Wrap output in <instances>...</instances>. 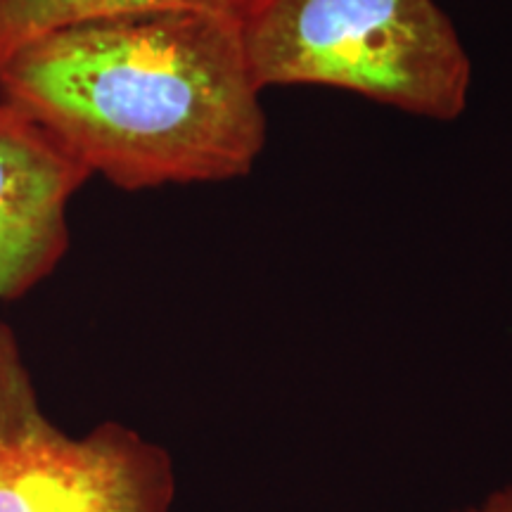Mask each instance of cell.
<instances>
[{
    "label": "cell",
    "instance_id": "obj_4",
    "mask_svg": "<svg viewBox=\"0 0 512 512\" xmlns=\"http://www.w3.org/2000/svg\"><path fill=\"white\" fill-rule=\"evenodd\" d=\"M88 178L41 128L0 102V302L27 297L60 266L69 202Z\"/></svg>",
    "mask_w": 512,
    "mask_h": 512
},
{
    "label": "cell",
    "instance_id": "obj_1",
    "mask_svg": "<svg viewBox=\"0 0 512 512\" xmlns=\"http://www.w3.org/2000/svg\"><path fill=\"white\" fill-rule=\"evenodd\" d=\"M0 102L121 190L247 176L266 147L240 17L200 8L62 24L0 64Z\"/></svg>",
    "mask_w": 512,
    "mask_h": 512
},
{
    "label": "cell",
    "instance_id": "obj_3",
    "mask_svg": "<svg viewBox=\"0 0 512 512\" xmlns=\"http://www.w3.org/2000/svg\"><path fill=\"white\" fill-rule=\"evenodd\" d=\"M176 494L174 456L133 427L69 437L53 425L0 320V512H174Z\"/></svg>",
    "mask_w": 512,
    "mask_h": 512
},
{
    "label": "cell",
    "instance_id": "obj_6",
    "mask_svg": "<svg viewBox=\"0 0 512 512\" xmlns=\"http://www.w3.org/2000/svg\"><path fill=\"white\" fill-rule=\"evenodd\" d=\"M451 512H512V482L489 491L482 501L465 505V508H456Z\"/></svg>",
    "mask_w": 512,
    "mask_h": 512
},
{
    "label": "cell",
    "instance_id": "obj_2",
    "mask_svg": "<svg viewBox=\"0 0 512 512\" xmlns=\"http://www.w3.org/2000/svg\"><path fill=\"white\" fill-rule=\"evenodd\" d=\"M240 27L261 91L337 88L434 121L470 98V55L437 0H252Z\"/></svg>",
    "mask_w": 512,
    "mask_h": 512
},
{
    "label": "cell",
    "instance_id": "obj_5",
    "mask_svg": "<svg viewBox=\"0 0 512 512\" xmlns=\"http://www.w3.org/2000/svg\"><path fill=\"white\" fill-rule=\"evenodd\" d=\"M252 0H0V64L19 46L62 24L119 12L200 8L242 15Z\"/></svg>",
    "mask_w": 512,
    "mask_h": 512
}]
</instances>
